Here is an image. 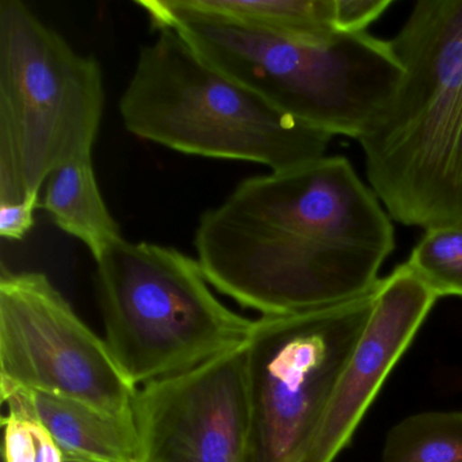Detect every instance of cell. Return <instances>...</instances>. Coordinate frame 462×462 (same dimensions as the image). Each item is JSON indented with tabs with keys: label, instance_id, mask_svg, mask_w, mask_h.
<instances>
[{
	"label": "cell",
	"instance_id": "cell-1",
	"mask_svg": "<svg viewBox=\"0 0 462 462\" xmlns=\"http://www.w3.org/2000/svg\"><path fill=\"white\" fill-rule=\"evenodd\" d=\"M210 286L262 316L332 307L377 288L394 250L380 199L345 156L242 180L199 217Z\"/></svg>",
	"mask_w": 462,
	"mask_h": 462
},
{
	"label": "cell",
	"instance_id": "cell-15",
	"mask_svg": "<svg viewBox=\"0 0 462 462\" xmlns=\"http://www.w3.org/2000/svg\"><path fill=\"white\" fill-rule=\"evenodd\" d=\"M407 263L438 299L462 297V226L426 229Z\"/></svg>",
	"mask_w": 462,
	"mask_h": 462
},
{
	"label": "cell",
	"instance_id": "cell-16",
	"mask_svg": "<svg viewBox=\"0 0 462 462\" xmlns=\"http://www.w3.org/2000/svg\"><path fill=\"white\" fill-rule=\"evenodd\" d=\"M5 462H67L63 451L34 412L23 391L2 393Z\"/></svg>",
	"mask_w": 462,
	"mask_h": 462
},
{
	"label": "cell",
	"instance_id": "cell-14",
	"mask_svg": "<svg viewBox=\"0 0 462 462\" xmlns=\"http://www.w3.org/2000/svg\"><path fill=\"white\" fill-rule=\"evenodd\" d=\"M381 462H462V411L402 419L386 435Z\"/></svg>",
	"mask_w": 462,
	"mask_h": 462
},
{
	"label": "cell",
	"instance_id": "cell-2",
	"mask_svg": "<svg viewBox=\"0 0 462 462\" xmlns=\"http://www.w3.org/2000/svg\"><path fill=\"white\" fill-rule=\"evenodd\" d=\"M392 48L402 82L359 137L370 188L408 226H462V0H419Z\"/></svg>",
	"mask_w": 462,
	"mask_h": 462
},
{
	"label": "cell",
	"instance_id": "cell-6",
	"mask_svg": "<svg viewBox=\"0 0 462 462\" xmlns=\"http://www.w3.org/2000/svg\"><path fill=\"white\" fill-rule=\"evenodd\" d=\"M102 69L21 0L0 2V204L39 202L56 167L93 152Z\"/></svg>",
	"mask_w": 462,
	"mask_h": 462
},
{
	"label": "cell",
	"instance_id": "cell-9",
	"mask_svg": "<svg viewBox=\"0 0 462 462\" xmlns=\"http://www.w3.org/2000/svg\"><path fill=\"white\" fill-rule=\"evenodd\" d=\"M139 462H245V345L145 383L134 402Z\"/></svg>",
	"mask_w": 462,
	"mask_h": 462
},
{
	"label": "cell",
	"instance_id": "cell-7",
	"mask_svg": "<svg viewBox=\"0 0 462 462\" xmlns=\"http://www.w3.org/2000/svg\"><path fill=\"white\" fill-rule=\"evenodd\" d=\"M375 289L332 307L262 316L245 343V462H308Z\"/></svg>",
	"mask_w": 462,
	"mask_h": 462
},
{
	"label": "cell",
	"instance_id": "cell-18",
	"mask_svg": "<svg viewBox=\"0 0 462 462\" xmlns=\"http://www.w3.org/2000/svg\"><path fill=\"white\" fill-rule=\"evenodd\" d=\"M39 202L23 201L17 204H0V236L10 242L25 239L36 223L34 212Z\"/></svg>",
	"mask_w": 462,
	"mask_h": 462
},
{
	"label": "cell",
	"instance_id": "cell-4",
	"mask_svg": "<svg viewBox=\"0 0 462 462\" xmlns=\"http://www.w3.org/2000/svg\"><path fill=\"white\" fill-rule=\"evenodd\" d=\"M118 109L139 139L185 155L262 164L272 172L324 158L332 139L218 71L170 29L140 48Z\"/></svg>",
	"mask_w": 462,
	"mask_h": 462
},
{
	"label": "cell",
	"instance_id": "cell-8",
	"mask_svg": "<svg viewBox=\"0 0 462 462\" xmlns=\"http://www.w3.org/2000/svg\"><path fill=\"white\" fill-rule=\"evenodd\" d=\"M0 389L69 397L132 415L137 386L42 273L2 270Z\"/></svg>",
	"mask_w": 462,
	"mask_h": 462
},
{
	"label": "cell",
	"instance_id": "cell-17",
	"mask_svg": "<svg viewBox=\"0 0 462 462\" xmlns=\"http://www.w3.org/2000/svg\"><path fill=\"white\" fill-rule=\"evenodd\" d=\"M392 5V0H335V25L343 33H364Z\"/></svg>",
	"mask_w": 462,
	"mask_h": 462
},
{
	"label": "cell",
	"instance_id": "cell-12",
	"mask_svg": "<svg viewBox=\"0 0 462 462\" xmlns=\"http://www.w3.org/2000/svg\"><path fill=\"white\" fill-rule=\"evenodd\" d=\"M42 207L61 231L90 250L96 261L125 239L102 197L93 152L75 156L51 172Z\"/></svg>",
	"mask_w": 462,
	"mask_h": 462
},
{
	"label": "cell",
	"instance_id": "cell-3",
	"mask_svg": "<svg viewBox=\"0 0 462 462\" xmlns=\"http://www.w3.org/2000/svg\"><path fill=\"white\" fill-rule=\"evenodd\" d=\"M156 32H177L202 59L305 125L359 137L402 82L391 42L343 33L296 40L178 12L164 0H136Z\"/></svg>",
	"mask_w": 462,
	"mask_h": 462
},
{
	"label": "cell",
	"instance_id": "cell-5",
	"mask_svg": "<svg viewBox=\"0 0 462 462\" xmlns=\"http://www.w3.org/2000/svg\"><path fill=\"white\" fill-rule=\"evenodd\" d=\"M96 262L105 342L134 385L182 374L247 343L254 320L213 294L199 259L123 239Z\"/></svg>",
	"mask_w": 462,
	"mask_h": 462
},
{
	"label": "cell",
	"instance_id": "cell-11",
	"mask_svg": "<svg viewBox=\"0 0 462 462\" xmlns=\"http://www.w3.org/2000/svg\"><path fill=\"white\" fill-rule=\"evenodd\" d=\"M23 392L67 461L139 462L134 413L116 415L69 397Z\"/></svg>",
	"mask_w": 462,
	"mask_h": 462
},
{
	"label": "cell",
	"instance_id": "cell-10",
	"mask_svg": "<svg viewBox=\"0 0 462 462\" xmlns=\"http://www.w3.org/2000/svg\"><path fill=\"white\" fill-rule=\"evenodd\" d=\"M437 300L407 262L381 278L372 315L340 374L308 462H334L345 450Z\"/></svg>",
	"mask_w": 462,
	"mask_h": 462
},
{
	"label": "cell",
	"instance_id": "cell-13",
	"mask_svg": "<svg viewBox=\"0 0 462 462\" xmlns=\"http://www.w3.org/2000/svg\"><path fill=\"white\" fill-rule=\"evenodd\" d=\"M178 12L296 40L337 33L335 0H164Z\"/></svg>",
	"mask_w": 462,
	"mask_h": 462
}]
</instances>
